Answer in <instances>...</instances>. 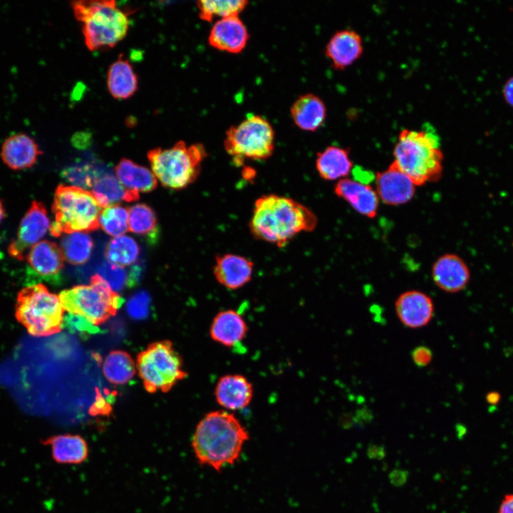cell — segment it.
Returning a JSON list of instances; mask_svg holds the SVG:
<instances>
[{
	"mask_svg": "<svg viewBox=\"0 0 513 513\" xmlns=\"http://www.w3.org/2000/svg\"><path fill=\"white\" fill-rule=\"evenodd\" d=\"M42 153L33 138L19 133L10 135L4 140L0 155L9 168L21 170L33 167Z\"/></svg>",
	"mask_w": 513,
	"mask_h": 513,
	"instance_id": "17",
	"label": "cell"
},
{
	"mask_svg": "<svg viewBox=\"0 0 513 513\" xmlns=\"http://www.w3.org/2000/svg\"><path fill=\"white\" fill-rule=\"evenodd\" d=\"M498 513H513V493L507 494L504 497Z\"/></svg>",
	"mask_w": 513,
	"mask_h": 513,
	"instance_id": "39",
	"label": "cell"
},
{
	"mask_svg": "<svg viewBox=\"0 0 513 513\" xmlns=\"http://www.w3.org/2000/svg\"><path fill=\"white\" fill-rule=\"evenodd\" d=\"M207 155L202 144L188 146L184 141H178L170 148L157 147L147 152L156 178L164 187L173 190L184 189L197 180Z\"/></svg>",
	"mask_w": 513,
	"mask_h": 513,
	"instance_id": "6",
	"label": "cell"
},
{
	"mask_svg": "<svg viewBox=\"0 0 513 513\" xmlns=\"http://www.w3.org/2000/svg\"><path fill=\"white\" fill-rule=\"evenodd\" d=\"M214 395L218 404L224 408L239 410L250 403L253 397V387L244 375L229 374L218 380Z\"/></svg>",
	"mask_w": 513,
	"mask_h": 513,
	"instance_id": "20",
	"label": "cell"
},
{
	"mask_svg": "<svg viewBox=\"0 0 513 513\" xmlns=\"http://www.w3.org/2000/svg\"><path fill=\"white\" fill-rule=\"evenodd\" d=\"M42 443L49 446L53 459L61 464H80L88 455L86 440L78 435H57L51 436Z\"/></svg>",
	"mask_w": 513,
	"mask_h": 513,
	"instance_id": "25",
	"label": "cell"
},
{
	"mask_svg": "<svg viewBox=\"0 0 513 513\" xmlns=\"http://www.w3.org/2000/svg\"><path fill=\"white\" fill-rule=\"evenodd\" d=\"M363 51L360 34L351 28L337 31L331 37L325 48V54L332 66L343 70L358 60Z\"/></svg>",
	"mask_w": 513,
	"mask_h": 513,
	"instance_id": "18",
	"label": "cell"
},
{
	"mask_svg": "<svg viewBox=\"0 0 513 513\" xmlns=\"http://www.w3.org/2000/svg\"><path fill=\"white\" fill-rule=\"evenodd\" d=\"M275 134L270 123L258 115H249L226 131L224 147L237 165L244 160H263L272 155Z\"/></svg>",
	"mask_w": 513,
	"mask_h": 513,
	"instance_id": "9",
	"label": "cell"
},
{
	"mask_svg": "<svg viewBox=\"0 0 513 513\" xmlns=\"http://www.w3.org/2000/svg\"><path fill=\"white\" fill-rule=\"evenodd\" d=\"M485 399L488 404L495 405L500 401L501 395L498 392L491 391L486 395Z\"/></svg>",
	"mask_w": 513,
	"mask_h": 513,
	"instance_id": "40",
	"label": "cell"
},
{
	"mask_svg": "<svg viewBox=\"0 0 513 513\" xmlns=\"http://www.w3.org/2000/svg\"><path fill=\"white\" fill-rule=\"evenodd\" d=\"M129 230L135 234L155 239L157 220L154 210L145 204H137L128 209Z\"/></svg>",
	"mask_w": 513,
	"mask_h": 513,
	"instance_id": "32",
	"label": "cell"
},
{
	"mask_svg": "<svg viewBox=\"0 0 513 513\" xmlns=\"http://www.w3.org/2000/svg\"><path fill=\"white\" fill-rule=\"evenodd\" d=\"M91 193L101 208L121 201L133 202L140 198L139 193L128 190L117 177L108 173L103 174L96 180Z\"/></svg>",
	"mask_w": 513,
	"mask_h": 513,
	"instance_id": "28",
	"label": "cell"
},
{
	"mask_svg": "<svg viewBox=\"0 0 513 513\" xmlns=\"http://www.w3.org/2000/svg\"><path fill=\"white\" fill-rule=\"evenodd\" d=\"M353 162L348 150L329 145L317 154L316 168L319 176L328 181L348 177L353 170Z\"/></svg>",
	"mask_w": 513,
	"mask_h": 513,
	"instance_id": "24",
	"label": "cell"
},
{
	"mask_svg": "<svg viewBox=\"0 0 513 513\" xmlns=\"http://www.w3.org/2000/svg\"><path fill=\"white\" fill-rule=\"evenodd\" d=\"M334 192L346 202L356 212L368 218H374L379 207V198L373 187L348 177L335 184Z\"/></svg>",
	"mask_w": 513,
	"mask_h": 513,
	"instance_id": "15",
	"label": "cell"
},
{
	"mask_svg": "<svg viewBox=\"0 0 513 513\" xmlns=\"http://www.w3.org/2000/svg\"><path fill=\"white\" fill-rule=\"evenodd\" d=\"M52 212L54 221L49 232L54 237L100 227L101 207L91 192L77 187L59 185L54 193Z\"/></svg>",
	"mask_w": 513,
	"mask_h": 513,
	"instance_id": "5",
	"label": "cell"
},
{
	"mask_svg": "<svg viewBox=\"0 0 513 513\" xmlns=\"http://www.w3.org/2000/svg\"><path fill=\"white\" fill-rule=\"evenodd\" d=\"M290 112L295 125L305 131H316L326 118L324 102L314 93L299 96L292 104Z\"/></svg>",
	"mask_w": 513,
	"mask_h": 513,
	"instance_id": "23",
	"label": "cell"
},
{
	"mask_svg": "<svg viewBox=\"0 0 513 513\" xmlns=\"http://www.w3.org/2000/svg\"><path fill=\"white\" fill-rule=\"evenodd\" d=\"M50 227V219L44 205L33 200L20 222L16 237L7 247L9 256L25 261L29 249L41 241Z\"/></svg>",
	"mask_w": 513,
	"mask_h": 513,
	"instance_id": "11",
	"label": "cell"
},
{
	"mask_svg": "<svg viewBox=\"0 0 513 513\" xmlns=\"http://www.w3.org/2000/svg\"><path fill=\"white\" fill-rule=\"evenodd\" d=\"M64 311L58 295L42 284L23 288L18 294L15 316L33 336H49L63 328Z\"/></svg>",
	"mask_w": 513,
	"mask_h": 513,
	"instance_id": "7",
	"label": "cell"
},
{
	"mask_svg": "<svg viewBox=\"0 0 513 513\" xmlns=\"http://www.w3.org/2000/svg\"><path fill=\"white\" fill-rule=\"evenodd\" d=\"M107 84L110 93L117 99H126L138 89V78L133 66L121 56L108 70Z\"/></svg>",
	"mask_w": 513,
	"mask_h": 513,
	"instance_id": "27",
	"label": "cell"
},
{
	"mask_svg": "<svg viewBox=\"0 0 513 513\" xmlns=\"http://www.w3.org/2000/svg\"><path fill=\"white\" fill-rule=\"evenodd\" d=\"M99 224L106 234L114 237L122 236L129 230L128 209L118 204L103 208Z\"/></svg>",
	"mask_w": 513,
	"mask_h": 513,
	"instance_id": "34",
	"label": "cell"
},
{
	"mask_svg": "<svg viewBox=\"0 0 513 513\" xmlns=\"http://www.w3.org/2000/svg\"><path fill=\"white\" fill-rule=\"evenodd\" d=\"M115 172L128 190L138 193L150 192L157 185V178L151 170L126 158L118 163Z\"/></svg>",
	"mask_w": 513,
	"mask_h": 513,
	"instance_id": "26",
	"label": "cell"
},
{
	"mask_svg": "<svg viewBox=\"0 0 513 513\" xmlns=\"http://www.w3.org/2000/svg\"><path fill=\"white\" fill-rule=\"evenodd\" d=\"M93 247V239L86 232L66 234L60 246L64 259L74 265L86 263L90 257Z\"/></svg>",
	"mask_w": 513,
	"mask_h": 513,
	"instance_id": "30",
	"label": "cell"
},
{
	"mask_svg": "<svg viewBox=\"0 0 513 513\" xmlns=\"http://www.w3.org/2000/svg\"><path fill=\"white\" fill-rule=\"evenodd\" d=\"M317 222L315 214L305 205L270 194L256 200L249 227L255 239L283 247L297 234L313 231Z\"/></svg>",
	"mask_w": 513,
	"mask_h": 513,
	"instance_id": "1",
	"label": "cell"
},
{
	"mask_svg": "<svg viewBox=\"0 0 513 513\" xmlns=\"http://www.w3.org/2000/svg\"><path fill=\"white\" fill-rule=\"evenodd\" d=\"M136 372L135 363L125 351H110L103 363V373L111 383L123 385L129 382Z\"/></svg>",
	"mask_w": 513,
	"mask_h": 513,
	"instance_id": "29",
	"label": "cell"
},
{
	"mask_svg": "<svg viewBox=\"0 0 513 513\" xmlns=\"http://www.w3.org/2000/svg\"><path fill=\"white\" fill-rule=\"evenodd\" d=\"M413 363L420 368L428 366L432 359V352L427 346H419L411 351Z\"/></svg>",
	"mask_w": 513,
	"mask_h": 513,
	"instance_id": "37",
	"label": "cell"
},
{
	"mask_svg": "<svg viewBox=\"0 0 513 513\" xmlns=\"http://www.w3.org/2000/svg\"><path fill=\"white\" fill-rule=\"evenodd\" d=\"M140 251L139 245L133 238L122 235L108 242L105 256L108 261L124 267L136 261Z\"/></svg>",
	"mask_w": 513,
	"mask_h": 513,
	"instance_id": "31",
	"label": "cell"
},
{
	"mask_svg": "<svg viewBox=\"0 0 513 513\" xmlns=\"http://www.w3.org/2000/svg\"><path fill=\"white\" fill-rule=\"evenodd\" d=\"M393 155V162L416 186L437 182L442 177L444 155L439 138L432 131L403 129Z\"/></svg>",
	"mask_w": 513,
	"mask_h": 513,
	"instance_id": "3",
	"label": "cell"
},
{
	"mask_svg": "<svg viewBox=\"0 0 513 513\" xmlns=\"http://www.w3.org/2000/svg\"><path fill=\"white\" fill-rule=\"evenodd\" d=\"M248 40L247 29L239 16L217 20L212 26L208 37V42L212 47L232 53L241 52Z\"/></svg>",
	"mask_w": 513,
	"mask_h": 513,
	"instance_id": "16",
	"label": "cell"
},
{
	"mask_svg": "<svg viewBox=\"0 0 513 513\" xmlns=\"http://www.w3.org/2000/svg\"><path fill=\"white\" fill-rule=\"evenodd\" d=\"M98 273L113 290L121 289L128 282V274L125 269L109 261L103 262L100 265Z\"/></svg>",
	"mask_w": 513,
	"mask_h": 513,
	"instance_id": "36",
	"label": "cell"
},
{
	"mask_svg": "<svg viewBox=\"0 0 513 513\" xmlns=\"http://www.w3.org/2000/svg\"><path fill=\"white\" fill-rule=\"evenodd\" d=\"M74 16L83 23L87 48L95 51L114 46L126 35L129 19L114 1H77L71 4Z\"/></svg>",
	"mask_w": 513,
	"mask_h": 513,
	"instance_id": "4",
	"label": "cell"
},
{
	"mask_svg": "<svg viewBox=\"0 0 513 513\" xmlns=\"http://www.w3.org/2000/svg\"><path fill=\"white\" fill-rule=\"evenodd\" d=\"M136 368L150 393H167L187 376L181 356L168 340L153 342L140 352Z\"/></svg>",
	"mask_w": 513,
	"mask_h": 513,
	"instance_id": "10",
	"label": "cell"
},
{
	"mask_svg": "<svg viewBox=\"0 0 513 513\" xmlns=\"http://www.w3.org/2000/svg\"><path fill=\"white\" fill-rule=\"evenodd\" d=\"M248 4L246 0H200L197 2L200 18L211 21L214 17L220 19L238 16Z\"/></svg>",
	"mask_w": 513,
	"mask_h": 513,
	"instance_id": "33",
	"label": "cell"
},
{
	"mask_svg": "<svg viewBox=\"0 0 513 513\" xmlns=\"http://www.w3.org/2000/svg\"><path fill=\"white\" fill-rule=\"evenodd\" d=\"M58 296L65 311L94 326L114 316L123 303V299L98 274L91 276L90 284L63 290Z\"/></svg>",
	"mask_w": 513,
	"mask_h": 513,
	"instance_id": "8",
	"label": "cell"
},
{
	"mask_svg": "<svg viewBox=\"0 0 513 513\" xmlns=\"http://www.w3.org/2000/svg\"><path fill=\"white\" fill-rule=\"evenodd\" d=\"M502 95L505 103L513 108V76L507 78L502 88Z\"/></svg>",
	"mask_w": 513,
	"mask_h": 513,
	"instance_id": "38",
	"label": "cell"
},
{
	"mask_svg": "<svg viewBox=\"0 0 513 513\" xmlns=\"http://www.w3.org/2000/svg\"><path fill=\"white\" fill-rule=\"evenodd\" d=\"M25 261L40 276H57L64 265V257L60 247L49 240H41L28 252Z\"/></svg>",
	"mask_w": 513,
	"mask_h": 513,
	"instance_id": "22",
	"label": "cell"
},
{
	"mask_svg": "<svg viewBox=\"0 0 513 513\" xmlns=\"http://www.w3.org/2000/svg\"><path fill=\"white\" fill-rule=\"evenodd\" d=\"M375 181V190L378 198L387 205L404 204L415 194L417 186L394 162L387 169L378 172Z\"/></svg>",
	"mask_w": 513,
	"mask_h": 513,
	"instance_id": "12",
	"label": "cell"
},
{
	"mask_svg": "<svg viewBox=\"0 0 513 513\" xmlns=\"http://www.w3.org/2000/svg\"><path fill=\"white\" fill-rule=\"evenodd\" d=\"M431 274L436 286L447 293L461 291L470 280V271L465 261L452 253L438 257L432 265Z\"/></svg>",
	"mask_w": 513,
	"mask_h": 513,
	"instance_id": "14",
	"label": "cell"
},
{
	"mask_svg": "<svg viewBox=\"0 0 513 513\" xmlns=\"http://www.w3.org/2000/svg\"><path fill=\"white\" fill-rule=\"evenodd\" d=\"M395 309L400 321L410 328L426 326L434 315L432 299L418 290H408L400 294L395 300Z\"/></svg>",
	"mask_w": 513,
	"mask_h": 513,
	"instance_id": "13",
	"label": "cell"
},
{
	"mask_svg": "<svg viewBox=\"0 0 513 513\" xmlns=\"http://www.w3.org/2000/svg\"><path fill=\"white\" fill-rule=\"evenodd\" d=\"M248 331L246 321L241 314L229 309L219 312L210 327V336L213 341L228 348L239 345Z\"/></svg>",
	"mask_w": 513,
	"mask_h": 513,
	"instance_id": "21",
	"label": "cell"
},
{
	"mask_svg": "<svg viewBox=\"0 0 513 513\" xmlns=\"http://www.w3.org/2000/svg\"><path fill=\"white\" fill-rule=\"evenodd\" d=\"M62 177L74 187L83 190L92 189L96 180L103 175L97 167L90 163L83 162L65 168Z\"/></svg>",
	"mask_w": 513,
	"mask_h": 513,
	"instance_id": "35",
	"label": "cell"
},
{
	"mask_svg": "<svg viewBox=\"0 0 513 513\" xmlns=\"http://www.w3.org/2000/svg\"><path fill=\"white\" fill-rule=\"evenodd\" d=\"M6 217V210L2 201L0 200V223Z\"/></svg>",
	"mask_w": 513,
	"mask_h": 513,
	"instance_id": "41",
	"label": "cell"
},
{
	"mask_svg": "<svg viewBox=\"0 0 513 513\" xmlns=\"http://www.w3.org/2000/svg\"><path fill=\"white\" fill-rule=\"evenodd\" d=\"M248 439L246 428L233 414L216 410L208 413L199 422L192 446L201 465L219 471L238 460Z\"/></svg>",
	"mask_w": 513,
	"mask_h": 513,
	"instance_id": "2",
	"label": "cell"
},
{
	"mask_svg": "<svg viewBox=\"0 0 513 513\" xmlns=\"http://www.w3.org/2000/svg\"><path fill=\"white\" fill-rule=\"evenodd\" d=\"M253 262L241 255L224 254L215 258L213 274L216 280L228 289H238L252 279Z\"/></svg>",
	"mask_w": 513,
	"mask_h": 513,
	"instance_id": "19",
	"label": "cell"
}]
</instances>
